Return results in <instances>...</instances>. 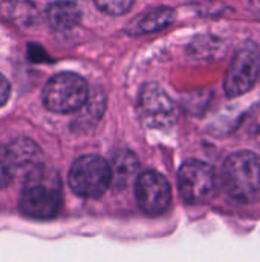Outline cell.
I'll return each mask as SVG.
<instances>
[{"mask_svg":"<svg viewBox=\"0 0 260 262\" xmlns=\"http://www.w3.org/2000/svg\"><path fill=\"white\" fill-rule=\"evenodd\" d=\"M61 204V183L55 170L41 166L23 180L18 209L26 218L38 221L51 220L58 215Z\"/></svg>","mask_w":260,"mask_h":262,"instance_id":"obj_1","label":"cell"},{"mask_svg":"<svg viewBox=\"0 0 260 262\" xmlns=\"http://www.w3.org/2000/svg\"><path fill=\"white\" fill-rule=\"evenodd\" d=\"M222 187L242 204L260 201V155L248 150L231 154L222 166Z\"/></svg>","mask_w":260,"mask_h":262,"instance_id":"obj_2","label":"cell"},{"mask_svg":"<svg viewBox=\"0 0 260 262\" xmlns=\"http://www.w3.org/2000/svg\"><path fill=\"white\" fill-rule=\"evenodd\" d=\"M89 101L86 80L74 72H60L51 77L43 89V104L55 114H70L84 107Z\"/></svg>","mask_w":260,"mask_h":262,"instance_id":"obj_3","label":"cell"},{"mask_svg":"<svg viewBox=\"0 0 260 262\" xmlns=\"http://www.w3.org/2000/svg\"><path fill=\"white\" fill-rule=\"evenodd\" d=\"M112 167L98 155H84L69 170L70 189L83 198H98L112 184Z\"/></svg>","mask_w":260,"mask_h":262,"instance_id":"obj_4","label":"cell"},{"mask_svg":"<svg viewBox=\"0 0 260 262\" xmlns=\"http://www.w3.org/2000/svg\"><path fill=\"white\" fill-rule=\"evenodd\" d=\"M260 75V48L254 41H244L234 52L224 78L225 94L231 98L251 91Z\"/></svg>","mask_w":260,"mask_h":262,"instance_id":"obj_5","label":"cell"},{"mask_svg":"<svg viewBox=\"0 0 260 262\" xmlns=\"http://www.w3.org/2000/svg\"><path fill=\"white\" fill-rule=\"evenodd\" d=\"M136 107L141 121L150 129H169L178 120V106L158 83L141 88Z\"/></svg>","mask_w":260,"mask_h":262,"instance_id":"obj_6","label":"cell"},{"mask_svg":"<svg viewBox=\"0 0 260 262\" xmlns=\"http://www.w3.org/2000/svg\"><path fill=\"white\" fill-rule=\"evenodd\" d=\"M178 187L182 200L187 203H205L216 192V173L207 163L190 160L179 169Z\"/></svg>","mask_w":260,"mask_h":262,"instance_id":"obj_7","label":"cell"},{"mask_svg":"<svg viewBox=\"0 0 260 262\" xmlns=\"http://www.w3.org/2000/svg\"><path fill=\"white\" fill-rule=\"evenodd\" d=\"M136 201L147 215L164 213L172 203V187L164 175L156 170H146L136 178Z\"/></svg>","mask_w":260,"mask_h":262,"instance_id":"obj_8","label":"cell"},{"mask_svg":"<svg viewBox=\"0 0 260 262\" xmlns=\"http://www.w3.org/2000/svg\"><path fill=\"white\" fill-rule=\"evenodd\" d=\"M8 149L11 152L17 175H23L26 178L29 173L44 166L40 147L29 138H15L8 144Z\"/></svg>","mask_w":260,"mask_h":262,"instance_id":"obj_9","label":"cell"},{"mask_svg":"<svg viewBox=\"0 0 260 262\" xmlns=\"http://www.w3.org/2000/svg\"><path fill=\"white\" fill-rule=\"evenodd\" d=\"M176 18V11L169 6H158L147 12H144L141 17H138L132 28L129 29L133 35H143V34H152L158 32L167 26H170Z\"/></svg>","mask_w":260,"mask_h":262,"instance_id":"obj_10","label":"cell"},{"mask_svg":"<svg viewBox=\"0 0 260 262\" xmlns=\"http://www.w3.org/2000/svg\"><path fill=\"white\" fill-rule=\"evenodd\" d=\"M46 20L55 31H69L81 20V11L72 0H58L48 6Z\"/></svg>","mask_w":260,"mask_h":262,"instance_id":"obj_11","label":"cell"},{"mask_svg":"<svg viewBox=\"0 0 260 262\" xmlns=\"http://www.w3.org/2000/svg\"><path fill=\"white\" fill-rule=\"evenodd\" d=\"M112 184L116 189L126 187L138 172V160L130 150H121L118 152L112 160Z\"/></svg>","mask_w":260,"mask_h":262,"instance_id":"obj_12","label":"cell"},{"mask_svg":"<svg viewBox=\"0 0 260 262\" xmlns=\"http://www.w3.org/2000/svg\"><path fill=\"white\" fill-rule=\"evenodd\" d=\"M0 15L17 25H29L37 15L31 0H0Z\"/></svg>","mask_w":260,"mask_h":262,"instance_id":"obj_13","label":"cell"},{"mask_svg":"<svg viewBox=\"0 0 260 262\" xmlns=\"http://www.w3.org/2000/svg\"><path fill=\"white\" fill-rule=\"evenodd\" d=\"M15 167L8 146L0 144V190L5 189L15 177Z\"/></svg>","mask_w":260,"mask_h":262,"instance_id":"obj_14","label":"cell"},{"mask_svg":"<svg viewBox=\"0 0 260 262\" xmlns=\"http://www.w3.org/2000/svg\"><path fill=\"white\" fill-rule=\"evenodd\" d=\"M93 3L109 15H123L133 6V0H93Z\"/></svg>","mask_w":260,"mask_h":262,"instance_id":"obj_15","label":"cell"},{"mask_svg":"<svg viewBox=\"0 0 260 262\" xmlns=\"http://www.w3.org/2000/svg\"><path fill=\"white\" fill-rule=\"evenodd\" d=\"M245 132L248 138L254 141H260V114L248 121V124L245 126Z\"/></svg>","mask_w":260,"mask_h":262,"instance_id":"obj_16","label":"cell"},{"mask_svg":"<svg viewBox=\"0 0 260 262\" xmlns=\"http://www.w3.org/2000/svg\"><path fill=\"white\" fill-rule=\"evenodd\" d=\"M11 97V84L5 75L0 74V107H3Z\"/></svg>","mask_w":260,"mask_h":262,"instance_id":"obj_17","label":"cell"},{"mask_svg":"<svg viewBox=\"0 0 260 262\" xmlns=\"http://www.w3.org/2000/svg\"><path fill=\"white\" fill-rule=\"evenodd\" d=\"M251 5L260 12V0H251Z\"/></svg>","mask_w":260,"mask_h":262,"instance_id":"obj_18","label":"cell"}]
</instances>
